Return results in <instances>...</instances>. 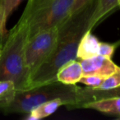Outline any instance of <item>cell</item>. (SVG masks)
Here are the masks:
<instances>
[{
	"mask_svg": "<svg viewBox=\"0 0 120 120\" xmlns=\"http://www.w3.org/2000/svg\"><path fill=\"white\" fill-rule=\"evenodd\" d=\"M105 79V77H101V76L87 75V76H82V78L79 81V82L85 84L89 88L98 89V87L101 85V83L104 82Z\"/></svg>",
	"mask_w": 120,
	"mask_h": 120,
	"instance_id": "cell-16",
	"label": "cell"
},
{
	"mask_svg": "<svg viewBox=\"0 0 120 120\" xmlns=\"http://www.w3.org/2000/svg\"><path fill=\"white\" fill-rule=\"evenodd\" d=\"M6 22L4 19V12L3 9L0 5V35H7V30H6Z\"/></svg>",
	"mask_w": 120,
	"mask_h": 120,
	"instance_id": "cell-19",
	"label": "cell"
},
{
	"mask_svg": "<svg viewBox=\"0 0 120 120\" xmlns=\"http://www.w3.org/2000/svg\"><path fill=\"white\" fill-rule=\"evenodd\" d=\"M100 41L91 33V30L86 32L79 42L77 52V58L85 60L99 54Z\"/></svg>",
	"mask_w": 120,
	"mask_h": 120,
	"instance_id": "cell-7",
	"label": "cell"
},
{
	"mask_svg": "<svg viewBox=\"0 0 120 120\" xmlns=\"http://www.w3.org/2000/svg\"><path fill=\"white\" fill-rule=\"evenodd\" d=\"M118 6V0H96V5L90 19V26L92 29L107 13Z\"/></svg>",
	"mask_w": 120,
	"mask_h": 120,
	"instance_id": "cell-11",
	"label": "cell"
},
{
	"mask_svg": "<svg viewBox=\"0 0 120 120\" xmlns=\"http://www.w3.org/2000/svg\"><path fill=\"white\" fill-rule=\"evenodd\" d=\"M83 76V71L81 62L72 60L66 64L58 70L57 80L58 82L68 85H76Z\"/></svg>",
	"mask_w": 120,
	"mask_h": 120,
	"instance_id": "cell-8",
	"label": "cell"
},
{
	"mask_svg": "<svg viewBox=\"0 0 120 120\" xmlns=\"http://www.w3.org/2000/svg\"><path fill=\"white\" fill-rule=\"evenodd\" d=\"M114 49L115 46L113 45L104 43V42H100V46H99V54L100 55L111 58L113 54Z\"/></svg>",
	"mask_w": 120,
	"mask_h": 120,
	"instance_id": "cell-17",
	"label": "cell"
},
{
	"mask_svg": "<svg viewBox=\"0 0 120 120\" xmlns=\"http://www.w3.org/2000/svg\"><path fill=\"white\" fill-rule=\"evenodd\" d=\"M58 33V26L39 31L29 38L25 52V63L29 77L51 54L56 46Z\"/></svg>",
	"mask_w": 120,
	"mask_h": 120,
	"instance_id": "cell-5",
	"label": "cell"
},
{
	"mask_svg": "<svg viewBox=\"0 0 120 120\" xmlns=\"http://www.w3.org/2000/svg\"><path fill=\"white\" fill-rule=\"evenodd\" d=\"M17 92L13 82L9 80L0 81V109H2L15 96Z\"/></svg>",
	"mask_w": 120,
	"mask_h": 120,
	"instance_id": "cell-12",
	"label": "cell"
},
{
	"mask_svg": "<svg viewBox=\"0 0 120 120\" xmlns=\"http://www.w3.org/2000/svg\"><path fill=\"white\" fill-rule=\"evenodd\" d=\"M92 0H73L72 8H71L70 16L75 14L76 12L81 11L86 7L88 4H90Z\"/></svg>",
	"mask_w": 120,
	"mask_h": 120,
	"instance_id": "cell-18",
	"label": "cell"
},
{
	"mask_svg": "<svg viewBox=\"0 0 120 120\" xmlns=\"http://www.w3.org/2000/svg\"><path fill=\"white\" fill-rule=\"evenodd\" d=\"M84 90L88 97L89 101L109 98V97L120 96V86L110 89V90H96V89H91L89 87L84 88Z\"/></svg>",
	"mask_w": 120,
	"mask_h": 120,
	"instance_id": "cell-13",
	"label": "cell"
},
{
	"mask_svg": "<svg viewBox=\"0 0 120 120\" xmlns=\"http://www.w3.org/2000/svg\"><path fill=\"white\" fill-rule=\"evenodd\" d=\"M95 5L96 0H92L58 26L59 33L54 49L30 75L26 90L58 81V70L66 64L77 59L79 42L87 30H91L90 22Z\"/></svg>",
	"mask_w": 120,
	"mask_h": 120,
	"instance_id": "cell-1",
	"label": "cell"
},
{
	"mask_svg": "<svg viewBox=\"0 0 120 120\" xmlns=\"http://www.w3.org/2000/svg\"><path fill=\"white\" fill-rule=\"evenodd\" d=\"M62 105H68L67 102L61 98L53 99L49 100L45 103L41 104L36 108L29 113L26 119L28 120H39L41 118H46L49 115L53 114L60 106Z\"/></svg>",
	"mask_w": 120,
	"mask_h": 120,
	"instance_id": "cell-10",
	"label": "cell"
},
{
	"mask_svg": "<svg viewBox=\"0 0 120 120\" xmlns=\"http://www.w3.org/2000/svg\"><path fill=\"white\" fill-rule=\"evenodd\" d=\"M81 108L90 109L101 113L120 117V96L109 97L84 103Z\"/></svg>",
	"mask_w": 120,
	"mask_h": 120,
	"instance_id": "cell-9",
	"label": "cell"
},
{
	"mask_svg": "<svg viewBox=\"0 0 120 120\" xmlns=\"http://www.w3.org/2000/svg\"><path fill=\"white\" fill-rule=\"evenodd\" d=\"M73 0H28L23 14L30 27V37L41 30L59 26L70 17Z\"/></svg>",
	"mask_w": 120,
	"mask_h": 120,
	"instance_id": "cell-4",
	"label": "cell"
},
{
	"mask_svg": "<svg viewBox=\"0 0 120 120\" xmlns=\"http://www.w3.org/2000/svg\"><path fill=\"white\" fill-rule=\"evenodd\" d=\"M118 6H120V0H118Z\"/></svg>",
	"mask_w": 120,
	"mask_h": 120,
	"instance_id": "cell-21",
	"label": "cell"
},
{
	"mask_svg": "<svg viewBox=\"0 0 120 120\" xmlns=\"http://www.w3.org/2000/svg\"><path fill=\"white\" fill-rule=\"evenodd\" d=\"M6 35H0V51H1V49H2V47H3V45H4V40H5Z\"/></svg>",
	"mask_w": 120,
	"mask_h": 120,
	"instance_id": "cell-20",
	"label": "cell"
},
{
	"mask_svg": "<svg viewBox=\"0 0 120 120\" xmlns=\"http://www.w3.org/2000/svg\"><path fill=\"white\" fill-rule=\"evenodd\" d=\"M61 98L68 107L81 108L88 98L84 89L76 85H68L56 81L25 90H17L15 96L2 109L5 113H29L41 104Z\"/></svg>",
	"mask_w": 120,
	"mask_h": 120,
	"instance_id": "cell-3",
	"label": "cell"
},
{
	"mask_svg": "<svg viewBox=\"0 0 120 120\" xmlns=\"http://www.w3.org/2000/svg\"><path fill=\"white\" fill-rule=\"evenodd\" d=\"M22 0H0V5L4 12V22L7 23L9 16L17 8Z\"/></svg>",
	"mask_w": 120,
	"mask_h": 120,
	"instance_id": "cell-15",
	"label": "cell"
},
{
	"mask_svg": "<svg viewBox=\"0 0 120 120\" xmlns=\"http://www.w3.org/2000/svg\"><path fill=\"white\" fill-rule=\"evenodd\" d=\"M30 38L27 18L22 13L18 22L7 33L0 51V81L14 82L17 90L27 89L29 72L25 63V52Z\"/></svg>",
	"mask_w": 120,
	"mask_h": 120,
	"instance_id": "cell-2",
	"label": "cell"
},
{
	"mask_svg": "<svg viewBox=\"0 0 120 120\" xmlns=\"http://www.w3.org/2000/svg\"><path fill=\"white\" fill-rule=\"evenodd\" d=\"M81 64L83 76L96 75L106 77L116 72L119 68L112 61L111 58L100 54L88 59L82 60Z\"/></svg>",
	"mask_w": 120,
	"mask_h": 120,
	"instance_id": "cell-6",
	"label": "cell"
},
{
	"mask_svg": "<svg viewBox=\"0 0 120 120\" xmlns=\"http://www.w3.org/2000/svg\"><path fill=\"white\" fill-rule=\"evenodd\" d=\"M120 86V68L111 75L105 77L101 85L96 90H110Z\"/></svg>",
	"mask_w": 120,
	"mask_h": 120,
	"instance_id": "cell-14",
	"label": "cell"
}]
</instances>
